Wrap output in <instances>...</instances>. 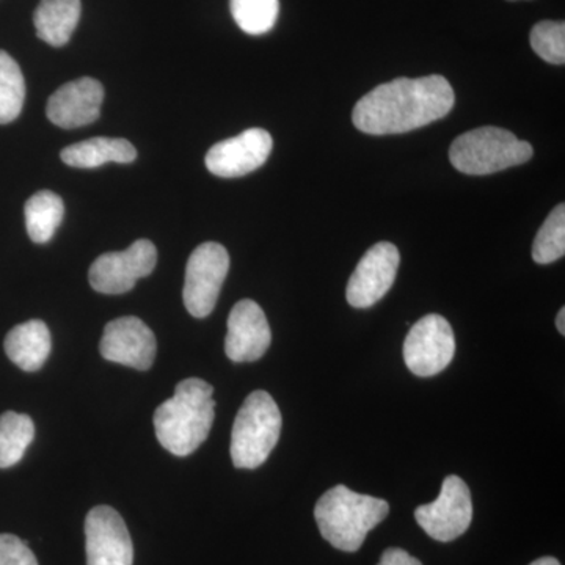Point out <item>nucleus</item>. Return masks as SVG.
<instances>
[{
  "label": "nucleus",
  "mask_w": 565,
  "mask_h": 565,
  "mask_svg": "<svg viewBox=\"0 0 565 565\" xmlns=\"http://www.w3.org/2000/svg\"><path fill=\"white\" fill-rule=\"evenodd\" d=\"M233 20L248 35H264L274 29L280 0H230Z\"/></svg>",
  "instance_id": "obj_22"
},
{
  "label": "nucleus",
  "mask_w": 565,
  "mask_h": 565,
  "mask_svg": "<svg viewBox=\"0 0 565 565\" xmlns=\"http://www.w3.org/2000/svg\"><path fill=\"white\" fill-rule=\"evenodd\" d=\"M104 87L92 77L62 85L47 102V118L58 128L74 129L92 125L102 115Z\"/></svg>",
  "instance_id": "obj_15"
},
{
  "label": "nucleus",
  "mask_w": 565,
  "mask_h": 565,
  "mask_svg": "<svg viewBox=\"0 0 565 565\" xmlns=\"http://www.w3.org/2000/svg\"><path fill=\"white\" fill-rule=\"evenodd\" d=\"M377 565H423L416 557L408 555L401 548L385 550Z\"/></svg>",
  "instance_id": "obj_26"
},
{
  "label": "nucleus",
  "mask_w": 565,
  "mask_h": 565,
  "mask_svg": "<svg viewBox=\"0 0 565 565\" xmlns=\"http://www.w3.org/2000/svg\"><path fill=\"white\" fill-rule=\"evenodd\" d=\"M455 103V90L444 76L399 77L359 99L352 121L371 136L411 132L445 118Z\"/></svg>",
  "instance_id": "obj_1"
},
{
  "label": "nucleus",
  "mask_w": 565,
  "mask_h": 565,
  "mask_svg": "<svg viewBox=\"0 0 565 565\" xmlns=\"http://www.w3.org/2000/svg\"><path fill=\"white\" fill-rule=\"evenodd\" d=\"M24 215L29 237L35 244H46L61 226L65 204L57 193L40 191L25 203Z\"/></svg>",
  "instance_id": "obj_19"
},
{
  "label": "nucleus",
  "mask_w": 565,
  "mask_h": 565,
  "mask_svg": "<svg viewBox=\"0 0 565 565\" xmlns=\"http://www.w3.org/2000/svg\"><path fill=\"white\" fill-rule=\"evenodd\" d=\"M99 351L109 362L147 371L154 363L156 337L141 319L125 316L107 323Z\"/></svg>",
  "instance_id": "obj_13"
},
{
  "label": "nucleus",
  "mask_w": 565,
  "mask_h": 565,
  "mask_svg": "<svg viewBox=\"0 0 565 565\" xmlns=\"http://www.w3.org/2000/svg\"><path fill=\"white\" fill-rule=\"evenodd\" d=\"M530 565H561L559 561L555 559V557H541V559L534 561Z\"/></svg>",
  "instance_id": "obj_28"
},
{
  "label": "nucleus",
  "mask_w": 565,
  "mask_h": 565,
  "mask_svg": "<svg viewBox=\"0 0 565 565\" xmlns=\"http://www.w3.org/2000/svg\"><path fill=\"white\" fill-rule=\"evenodd\" d=\"M281 434V414L269 393L258 390L244 401L232 433L234 467L255 470L274 451Z\"/></svg>",
  "instance_id": "obj_5"
},
{
  "label": "nucleus",
  "mask_w": 565,
  "mask_h": 565,
  "mask_svg": "<svg viewBox=\"0 0 565 565\" xmlns=\"http://www.w3.org/2000/svg\"><path fill=\"white\" fill-rule=\"evenodd\" d=\"M158 263V250L147 239L136 241L122 252L104 253L92 264L88 281L95 291L102 294H125L131 291L140 278L148 277Z\"/></svg>",
  "instance_id": "obj_9"
},
{
  "label": "nucleus",
  "mask_w": 565,
  "mask_h": 565,
  "mask_svg": "<svg viewBox=\"0 0 565 565\" xmlns=\"http://www.w3.org/2000/svg\"><path fill=\"white\" fill-rule=\"evenodd\" d=\"M35 437V424L28 415L6 412L0 415V468L20 462Z\"/></svg>",
  "instance_id": "obj_20"
},
{
  "label": "nucleus",
  "mask_w": 565,
  "mask_h": 565,
  "mask_svg": "<svg viewBox=\"0 0 565 565\" xmlns=\"http://www.w3.org/2000/svg\"><path fill=\"white\" fill-rule=\"evenodd\" d=\"M415 519L434 541L451 542L467 533L473 520V503L463 479L455 475L445 478L437 500L419 505Z\"/></svg>",
  "instance_id": "obj_8"
},
{
  "label": "nucleus",
  "mask_w": 565,
  "mask_h": 565,
  "mask_svg": "<svg viewBox=\"0 0 565 565\" xmlns=\"http://www.w3.org/2000/svg\"><path fill=\"white\" fill-rule=\"evenodd\" d=\"M273 343L266 315L250 299L234 305L225 338L226 356L234 363H252L262 359Z\"/></svg>",
  "instance_id": "obj_14"
},
{
  "label": "nucleus",
  "mask_w": 565,
  "mask_h": 565,
  "mask_svg": "<svg viewBox=\"0 0 565 565\" xmlns=\"http://www.w3.org/2000/svg\"><path fill=\"white\" fill-rule=\"evenodd\" d=\"M62 161L74 169H98L104 163H131L137 150L129 140L95 137L63 148Z\"/></svg>",
  "instance_id": "obj_17"
},
{
  "label": "nucleus",
  "mask_w": 565,
  "mask_h": 565,
  "mask_svg": "<svg viewBox=\"0 0 565 565\" xmlns=\"http://www.w3.org/2000/svg\"><path fill=\"white\" fill-rule=\"evenodd\" d=\"M531 47L542 61L552 65L565 63V24L563 21H541L531 31Z\"/></svg>",
  "instance_id": "obj_24"
},
{
  "label": "nucleus",
  "mask_w": 565,
  "mask_h": 565,
  "mask_svg": "<svg viewBox=\"0 0 565 565\" xmlns=\"http://www.w3.org/2000/svg\"><path fill=\"white\" fill-rule=\"evenodd\" d=\"M81 13V0H41L33 14L36 35L50 46H65L79 24Z\"/></svg>",
  "instance_id": "obj_18"
},
{
  "label": "nucleus",
  "mask_w": 565,
  "mask_h": 565,
  "mask_svg": "<svg viewBox=\"0 0 565 565\" xmlns=\"http://www.w3.org/2000/svg\"><path fill=\"white\" fill-rule=\"evenodd\" d=\"M25 99V81L17 61L0 51V125L20 117Z\"/></svg>",
  "instance_id": "obj_21"
},
{
  "label": "nucleus",
  "mask_w": 565,
  "mask_h": 565,
  "mask_svg": "<svg viewBox=\"0 0 565 565\" xmlns=\"http://www.w3.org/2000/svg\"><path fill=\"white\" fill-rule=\"evenodd\" d=\"M511 2H515V0H511Z\"/></svg>",
  "instance_id": "obj_29"
},
{
  "label": "nucleus",
  "mask_w": 565,
  "mask_h": 565,
  "mask_svg": "<svg viewBox=\"0 0 565 565\" xmlns=\"http://www.w3.org/2000/svg\"><path fill=\"white\" fill-rule=\"evenodd\" d=\"M0 565H39V561L20 537L0 534Z\"/></svg>",
  "instance_id": "obj_25"
},
{
  "label": "nucleus",
  "mask_w": 565,
  "mask_h": 565,
  "mask_svg": "<svg viewBox=\"0 0 565 565\" xmlns=\"http://www.w3.org/2000/svg\"><path fill=\"white\" fill-rule=\"evenodd\" d=\"M390 505L381 498L353 492L345 486L327 490L315 508L322 537L341 552H359L367 533L388 515Z\"/></svg>",
  "instance_id": "obj_3"
},
{
  "label": "nucleus",
  "mask_w": 565,
  "mask_h": 565,
  "mask_svg": "<svg viewBox=\"0 0 565 565\" xmlns=\"http://www.w3.org/2000/svg\"><path fill=\"white\" fill-rule=\"evenodd\" d=\"M214 388L202 379L180 382L173 397L159 405L152 416L159 444L173 456L195 452L206 440L215 418Z\"/></svg>",
  "instance_id": "obj_2"
},
{
  "label": "nucleus",
  "mask_w": 565,
  "mask_h": 565,
  "mask_svg": "<svg viewBox=\"0 0 565 565\" xmlns=\"http://www.w3.org/2000/svg\"><path fill=\"white\" fill-rule=\"evenodd\" d=\"M533 154L527 141L497 126H484L457 137L449 150V161L460 173L482 177L522 166Z\"/></svg>",
  "instance_id": "obj_4"
},
{
  "label": "nucleus",
  "mask_w": 565,
  "mask_h": 565,
  "mask_svg": "<svg viewBox=\"0 0 565 565\" xmlns=\"http://www.w3.org/2000/svg\"><path fill=\"white\" fill-rule=\"evenodd\" d=\"M455 353V332L440 315L424 316L405 338V364L418 377L440 374L452 362Z\"/></svg>",
  "instance_id": "obj_7"
},
{
  "label": "nucleus",
  "mask_w": 565,
  "mask_h": 565,
  "mask_svg": "<svg viewBox=\"0 0 565 565\" xmlns=\"http://www.w3.org/2000/svg\"><path fill=\"white\" fill-rule=\"evenodd\" d=\"M399 263L396 245L379 243L371 247L356 264L348 282L345 297L349 305L353 308H370L384 299L396 280Z\"/></svg>",
  "instance_id": "obj_10"
},
{
  "label": "nucleus",
  "mask_w": 565,
  "mask_h": 565,
  "mask_svg": "<svg viewBox=\"0 0 565 565\" xmlns=\"http://www.w3.org/2000/svg\"><path fill=\"white\" fill-rule=\"evenodd\" d=\"M230 270V255L223 245L204 243L192 252L185 267V308L193 318H207L217 305L223 281Z\"/></svg>",
  "instance_id": "obj_6"
},
{
  "label": "nucleus",
  "mask_w": 565,
  "mask_h": 565,
  "mask_svg": "<svg viewBox=\"0 0 565 565\" xmlns=\"http://www.w3.org/2000/svg\"><path fill=\"white\" fill-rule=\"evenodd\" d=\"M273 147L269 132L259 128L247 129L239 136L215 143L207 151L206 167L215 177H245L266 163Z\"/></svg>",
  "instance_id": "obj_12"
},
{
  "label": "nucleus",
  "mask_w": 565,
  "mask_h": 565,
  "mask_svg": "<svg viewBox=\"0 0 565 565\" xmlns=\"http://www.w3.org/2000/svg\"><path fill=\"white\" fill-rule=\"evenodd\" d=\"M556 329L561 334H565V310L561 308L559 313L556 316Z\"/></svg>",
  "instance_id": "obj_27"
},
{
  "label": "nucleus",
  "mask_w": 565,
  "mask_h": 565,
  "mask_svg": "<svg viewBox=\"0 0 565 565\" xmlns=\"http://www.w3.org/2000/svg\"><path fill=\"white\" fill-rule=\"evenodd\" d=\"M565 255V206L561 203L546 217L533 244V259L537 264H552Z\"/></svg>",
  "instance_id": "obj_23"
},
{
  "label": "nucleus",
  "mask_w": 565,
  "mask_h": 565,
  "mask_svg": "<svg viewBox=\"0 0 565 565\" xmlns=\"http://www.w3.org/2000/svg\"><path fill=\"white\" fill-rule=\"evenodd\" d=\"M52 349L46 323L33 319L13 327L6 338V352L11 362L28 373H35L46 363Z\"/></svg>",
  "instance_id": "obj_16"
},
{
  "label": "nucleus",
  "mask_w": 565,
  "mask_h": 565,
  "mask_svg": "<svg viewBox=\"0 0 565 565\" xmlns=\"http://www.w3.org/2000/svg\"><path fill=\"white\" fill-rule=\"evenodd\" d=\"M87 565H132L131 535L125 520L109 505H98L85 519Z\"/></svg>",
  "instance_id": "obj_11"
}]
</instances>
